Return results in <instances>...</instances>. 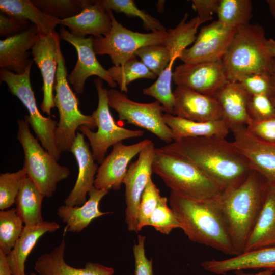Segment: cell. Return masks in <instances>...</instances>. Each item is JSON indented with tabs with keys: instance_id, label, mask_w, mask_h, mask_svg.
I'll list each match as a JSON object with an SVG mask.
<instances>
[{
	"instance_id": "f546056e",
	"label": "cell",
	"mask_w": 275,
	"mask_h": 275,
	"mask_svg": "<svg viewBox=\"0 0 275 275\" xmlns=\"http://www.w3.org/2000/svg\"><path fill=\"white\" fill-rule=\"evenodd\" d=\"M1 13L31 22L37 28L39 36L47 35L56 32L61 20L49 16L42 12L32 0H1Z\"/></svg>"
},
{
	"instance_id": "9f6ffc18",
	"label": "cell",
	"mask_w": 275,
	"mask_h": 275,
	"mask_svg": "<svg viewBox=\"0 0 275 275\" xmlns=\"http://www.w3.org/2000/svg\"><path fill=\"white\" fill-rule=\"evenodd\" d=\"M30 275H40V274H37L35 273H34V272H31Z\"/></svg>"
},
{
	"instance_id": "f6af8a7d",
	"label": "cell",
	"mask_w": 275,
	"mask_h": 275,
	"mask_svg": "<svg viewBox=\"0 0 275 275\" xmlns=\"http://www.w3.org/2000/svg\"><path fill=\"white\" fill-rule=\"evenodd\" d=\"M146 237L139 235L137 242L132 250L135 261V275H154L152 260L148 259L145 254Z\"/></svg>"
},
{
	"instance_id": "ab89813d",
	"label": "cell",
	"mask_w": 275,
	"mask_h": 275,
	"mask_svg": "<svg viewBox=\"0 0 275 275\" xmlns=\"http://www.w3.org/2000/svg\"><path fill=\"white\" fill-rule=\"evenodd\" d=\"M27 177L24 168L13 172L0 175V209L4 210L15 203L21 185Z\"/></svg>"
},
{
	"instance_id": "7c38bea8",
	"label": "cell",
	"mask_w": 275,
	"mask_h": 275,
	"mask_svg": "<svg viewBox=\"0 0 275 275\" xmlns=\"http://www.w3.org/2000/svg\"><path fill=\"white\" fill-rule=\"evenodd\" d=\"M155 147L151 142L128 167L123 184L125 186V222L130 232H139L138 214L142 194L151 179Z\"/></svg>"
},
{
	"instance_id": "5b68a950",
	"label": "cell",
	"mask_w": 275,
	"mask_h": 275,
	"mask_svg": "<svg viewBox=\"0 0 275 275\" xmlns=\"http://www.w3.org/2000/svg\"><path fill=\"white\" fill-rule=\"evenodd\" d=\"M266 40L265 30L259 24L237 29L221 60L229 81L238 82L251 73L272 74L273 59L267 49Z\"/></svg>"
},
{
	"instance_id": "5bb4252c",
	"label": "cell",
	"mask_w": 275,
	"mask_h": 275,
	"mask_svg": "<svg viewBox=\"0 0 275 275\" xmlns=\"http://www.w3.org/2000/svg\"><path fill=\"white\" fill-rule=\"evenodd\" d=\"M173 81L177 86L215 97L227 84L222 60L191 64L183 63L173 72Z\"/></svg>"
},
{
	"instance_id": "d590c367",
	"label": "cell",
	"mask_w": 275,
	"mask_h": 275,
	"mask_svg": "<svg viewBox=\"0 0 275 275\" xmlns=\"http://www.w3.org/2000/svg\"><path fill=\"white\" fill-rule=\"evenodd\" d=\"M16 208L0 211V250L6 255L13 248L24 228Z\"/></svg>"
},
{
	"instance_id": "681fc988",
	"label": "cell",
	"mask_w": 275,
	"mask_h": 275,
	"mask_svg": "<svg viewBox=\"0 0 275 275\" xmlns=\"http://www.w3.org/2000/svg\"><path fill=\"white\" fill-rule=\"evenodd\" d=\"M0 275H13L6 255L0 250Z\"/></svg>"
},
{
	"instance_id": "7bdbcfd3",
	"label": "cell",
	"mask_w": 275,
	"mask_h": 275,
	"mask_svg": "<svg viewBox=\"0 0 275 275\" xmlns=\"http://www.w3.org/2000/svg\"><path fill=\"white\" fill-rule=\"evenodd\" d=\"M250 95L273 94L272 74L255 73L246 75L238 81Z\"/></svg>"
},
{
	"instance_id": "52a82bcc",
	"label": "cell",
	"mask_w": 275,
	"mask_h": 275,
	"mask_svg": "<svg viewBox=\"0 0 275 275\" xmlns=\"http://www.w3.org/2000/svg\"><path fill=\"white\" fill-rule=\"evenodd\" d=\"M58 53L54 102L59 111V120L55 136L57 147L62 152L70 151L76 136V130L80 126H84L93 130L96 128V125L92 115L82 114L78 108V99L68 84L65 60L60 45Z\"/></svg>"
},
{
	"instance_id": "bcb514c9",
	"label": "cell",
	"mask_w": 275,
	"mask_h": 275,
	"mask_svg": "<svg viewBox=\"0 0 275 275\" xmlns=\"http://www.w3.org/2000/svg\"><path fill=\"white\" fill-rule=\"evenodd\" d=\"M246 127L255 137L266 142L275 143V116L261 121L251 120Z\"/></svg>"
},
{
	"instance_id": "4dcf8cb0",
	"label": "cell",
	"mask_w": 275,
	"mask_h": 275,
	"mask_svg": "<svg viewBox=\"0 0 275 275\" xmlns=\"http://www.w3.org/2000/svg\"><path fill=\"white\" fill-rule=\"evenodd\" d=\"M44 197L27 176L15 201L17 214L25 226H34L44 221L41 206Z\"/></svg>"
},
{
	"instance_id": "8d00e7d4",
	"label": "cell",
	"mask_w": 275,
	"mask_h": 275,
	"mask_svg": "<svg viewBox=\"0 0 275 275\" xmlns=\"http://www.w3.org/2000/svg\"><path fill=\"white\" fill-rule=\"evenodd\" d=\"M100 2L106 10L117 13H122L128 16L139 17L147 30L154 32L167 31L166 28L158 19L145 11L139 9L133 0H102Z\"/></svg>"
},
{
	"instance_id": "60d3db41",
	"label": "cell",
	"mask_w": 275,
	"mask_h": 275,
	"mask_svg": "<svg viewBox=\"0 0 275 275\" xmlns=\"http://www.w3.org/2000/svg\"><path fill=\"white\" fill-rule=\"evenodd\" d=\"M168 201L167 197H161L147 223V226H152L156 231L164 234H169L174 229L181 228L180 222L169 207Z\"/></svg>"
},
{
	"instance_id": "1f68e13d",
	"label": "cell",
	"mask_w": 275,
	"mask_h": 275,
	"mask_svg": "<svg viewBox=\"0 0 275 275\" xmlns=\"http://www.w3.org/2000/svg\"><path fill=\"white\" fill-rule=\"evenodd\" d=\"M188 16L186 13L177 25L167 31V36L163 44L170 51L171 60L179 59L183 51L196 39L201 24L197 16L187 21Z\"/></svg>"
},
{
	"instance_id": "9c48e42d",
	"label": "cell",
	"mask_w": 275,
	"mask_h": 275,
	"mask_svg": "<svg viewBox=\"0 0 275 275\" xmlns=\"http://www.w3.org/2000/svg\"><path fill=\"white\" fill-rule=\"evenodd\" d=\"M98 97V106L92 116L97 130L93 131L89 128L81 126L78 130L89 141L95 160L101 164L105 158L107 149L122 141L142 136L144 132L140 130H130L119 126L115 122L111 115L108 101L107 90L103 87L102 79L96 78L94 81Z\"/></svg>"
},
{
	"instance_id": "277c9868",
	"label": "cell",
	"mask_w": 275,
	"mask_h": 275,
	"mask_svg": "<svg viewBox=\"0 0 275 275\" xmlns=\"http://www.w3.org/2000/svg\"><path fill=\"white\" fill-rule=\"evenodd\" d=\"M152 172L171 191L188 197L214 199L220 197L224 189L195 164L176 153L155 148Z\"/></svg>"
},
{
	"instance_id": "f35d334b",
	"label": "cell",
	"mask_w": 275,
	"mask_h": 275,
	"mask_svg": "<svg viewBox=\"0 0 275 275\" xmlns=\"http://www.w3.org/2000/svg\"><path fill=\"white\" fill-rule=\"evenodd\" d=\"M135 56L158 77L168 66L171 57L168 48L163 44H152L139 48Z\"/></svg>"
},
{
	"instance_id": "836d02e7",
	"label": "cell",
	"mask_w": 275,
	"mask_h": 275,
	"mask_svg": "<svg viewBox=\"0 0 275 275\" xmlns=\"http://www.w3.org/2000/svg\"><path fill=\"white\" fill-rule=\"evenodd\" d=\"M112 79L117 83L121 92H127V86L139 78L154 79L157 76L134 56L119 66L113 65L108 70Z\"/></svg>"
},
{
	"instance_id": "b9f144b4",
	"label": "cell",
	"mask_w": 275,
	"mask_h": 275,
	"mask_svg": "<svg viewBox=\"0 0 275 275\" xmlns=\"http://www.w3.org/2000/svg\"><path fill=\"white\" fill-rule=\"evenodd\" d=\"M161 197L159 189L151 179L142 194L140 202L138 214L139 231L147 226L148 220Z\"/></svg>"
},
{
	"instance_id": "3957f363",
	"label": "cell",
	"mask_w": 275,
	"mask_h": 275,
	"mask_svg": "<svg viewBox=\"0 0 275 275\" xmlns=\"http://www.w3.org/2000/svg\"><path fill=\"white\" fill-rule=\"evenodd\" d=\"M269 187L265 178L253 170L241 184L224 190L219 197L221 210L237 255L244 251Z\"/></svg>"
},
{
	"instance_id": "4316f807",
	"label": "cell",
	"mask_w": 275,
	"mask_h": 275,
	"mask_svg": "<svg viewBox=\"0 0 275 275\" xmlns=\"http://www.w3.org/2000/svg\"><path fill=\"white\" fill-rule=\"evenodd\" d=\"M60 228L54 221H44L34 226H25L12 250L6 255L13 275H25V262L39 239L46 233Z\"/></svg>"
},
{
	"instance_id": "db71d44e",
	"label": "cell",
	"mask_w": 275,
	"mask_h": 275,
	"mask_svg": "<svg viewBox=\"0 0 275 275\" xmlns=\"http://www.w3.org/2000/svg\"><path fill=\"white\" fill-rule=\"evenodd\" d=\"M266 2L272 16L275 19V0H267Z\"/></svg>"
},
{
	"instance_id": "2e32d148",
	"label": "cell",
	"mask_w": 275,
	"mask_h": 275,
	"mask_svg": "<svg viewBox=\"0 0 275 275\" xmlns=\"http://www.w3.org/2000/svg\"><path fill=\"white\" fill-rule=\"evenodd\" d=\"M151 141L146 139L129 145L122 142L114 145L98 169L94 186L99 189L119 190L129 162Z\"/></svg>"
},
{
	"instance_id": "83f0119b",
	"label": "cell",
	"mask_w": 275,
	"mask_h": 275,
	"mask_svg": "<svg viewBox=\"0 0 275 275\" xmlns=\"http://www.w3.org/2000/svg\"><path fill=\"white\" fill-rule=\"evenodd\" d=\"M163 119L171 130L173 142L188 138H226L230 131L229 126L223 119L198 122L167 113L163 114Z\"/></svg>"
},
{
	"instance_id": "30bf717a",
	"label": "cell",
	"mask_w": 275,
	"mask_h": 275,
	"mask_svg": "<svg viewBox=\"0 0 275 275\" xmlns=\"http://www.w3.org/2000/svg\"><path fill=\"white\" fill-rule=\"evenodd\" d=\"M107 10L111 19V30L105 36L94 37L93 47L96 54L109 56L114 65H123L143 46L164 43L167 31L147 33L132 31L120 23L112 11Z\"/></svg>"
},
{
	"instance_id": "603a6c76",
	"label": "cell",
	"mask_w": 275,
	"mask_h": 275,
	"mask_svg": "<svg viewBox=\"0 0 275 275\" xmlns=\"http://www.w3.org/2000/svg\"><path fill=\"white\" fill-rule=\"evenodd\" d=\"M202 266L205 270L217 274L249 269L275 270V245L244 252L226 259L206 260Z\"/></svg>"
},
{
	"instance_id": "8fae6325",
	"label": "cell",
	"mask_w": 275,
	"mask_h": 275,
	"mask_svg": "<svg viewBox=\"0 0 275 275\" xmlns=\"http://www.w3.org/2000/svg\"><path fill=\"white\" fill-rule=\"evenodd\" d=\"M107 96L109 106L118 113L119 120L146 129L168 144L173 142L171 130L163 119V107L159 102H135L114 88L107 91Z\"/></svg>"
},
{
	"instance_id": "44dd1931",
	"label": "cell",
	"mask_w": 275,
	"mask_h": 275,
	"mask_svg": "<svg viewBox=\"0 0 275 275\" xmlns=\"http://www.w3.org/2000/svg\"><path fill=\"white\" fill-rule=\"evenodd\" d=\"M39 34L33 24L25 31L0 40V67L18 74L33 63L29 57Z\"/></svg>"
},
{
	"instance_id": "7a4b0ae2",
	"label": "cell",
	"mask_w": 275,
	"mask_h": 275,
	"mask_svg": "<svg viewBox=\"0 0 275 275\" xmlns=\"http://www.w3.org/2000/svg\"><path fill=\"white\" fill-rule=\"evenodd\" d=\"M169 202L188 239L226 254L235 256L223 215L219 197L201 199L171 191Z\"/></svg>"
},
{
	"instance_id": "e575fe53",
	"label": "cell",
	"mask_w": 275,
	"mask_h": 275,
	"mask_svg": "<svg viewBox=\"0 0 275 275\" xmlns=\"http://www.w3.org/2000/svg\"><path fill=\"white\" fill-rule=\"evenodd\" d=\"M175 61L171 60L168 66L150 86L144 88V94L154 98L162 106L165 113L173 115L175 98L172 90L173 66Z\"/></svg>"
},
{
	"instance_id": "cb8c5ba5",
	"label": "cell",
	"mask_w": 275,
	"mask_h": 275,
	"mask_svg": "<svg viewBox=\"0 0 275 275\" xmlns=\"http://www.w3.org/2000/svg\"><path fill=\"white\" fill-rule=\"evenodd\" d=\"M61 24L68 27L72 34L80 37H85L87 35L94 38L105 36L112 28L109 14L100 1H93L78 14L61 20Z\"/></svg>"
},
{
	"instance_id": "9a60e30c",
	"label": "cell",
	"mask_w": 275,
	"mask_h": 275,
	"mask_svg": "<svg viewBox=\"0 0 275 275\" xmlns=\"http://www.w3.org/2000/svg\"><path fill=\"white\" fill-rule=\"evenodd\" d=\"M237 29L218 20L202 27L194 44L185 49L179 59L185 64L222 60Z\"/></svg>"
},
{
	"instance_id": "e0dca14e",
	"label": "cell",
	"mask_w": 275,
	"mask_h": 275,
	"mask_svg": "<svg viewBox=\"0 0 275 275\" xmlns=\"http://www.w3.org/2000/svg\"><path fill=\"white\" fill-rule=\"evenodd\" d=\"M60 37L56 32L45 36H39L31 50L33 60L40 70L43 79V97L40 107L47 115L56 105L53 90L56 82Z\"/></svg>"
},
{
	"instance_id": "f907efd6",
	"label": "cell",
	"mask_w": 275,
	"mask_h": 275,
	"mask_svg": "<svg viewBox=\"0 0 275 275\" xmlns=\"http://www.w3.org/2000/svg\"><path fill=\"white\" fill-rule=\"evenodd\" d=\"M266 45L271 57L275 59V40L272 38L267 39Z\"/></svg>"
},
{
	"instance_id": "c3c4849f",
	"label": "cell",
	"mask_w": 275,
	"mask_h": 275,
	"mask_svg": "<svg viewBox=\"0 0 275 275\" xmlns=\"http://www.w3.org/2000/svg\"><path fill=\"white\" fill-rule=\"evenodd\" d=\"M220 0H193L192 7L197 13L201 24L211 20L217 13Z\"/></svg>"
},
{
	"instance_id": "8992f818",
	"label": "cell",
	"mask_w": 275,
	"mask_h": 275,
	"mask_svg": "<svg viewBox=\"0 0 275 275\" xmlns=\"http://www.w3.org/2000/svg\"><path fill=\"white\" fill-rule=\"evenodd\" d=\"M17 123V139L24 153L23 168L39 191L50 198L56 191L58 183L69 176L70 171L59 164L55 157L40 145L25 119H18Z\"/></svg>"
},
{
	"instance_id": "d4e9b609",
	"label": "cell",
	"mask_w": 275,
	"mask_h": 275,
	"mask_svg": "<svg viewBox=\"0 0 275 275\" xmlns=\"http://www.w3.org/2000/svg\"><path fill=\"white\" fill-rule=\"evenodd\" d=\"M108 192V190L99 189L94 186L88 194L89 199L82 205L60 206L57 214L66 223V231L79 233L95 218L112 213V212H102L99 209L101 200Z\"/></svg>"
},
{
	"instance_id": "7dc6e473",
	"label": "cell",
	"mask_w": 275,
	"mask_h": 275,
	"mask_svg": "<svg viewBox=\"0 0 275 275\" xmlns=\"http://www.w3.org/2000/svg\"><path fill=\"white\" fill-rule=\"evenodd\" d=\"M31 23L28 20L1 13L0 36L9 37L27 30Z\"/></svg>"
},
{
	"instance_id": "ba28073f",
	"label": "cell",
	"mask_w": 275,
	"mask_h": 275,
	"mask_svg": "<svg viewBox=\"0 0 275 275\" xmlns=\"http://www.w3.org/2000/svg\"><path fill=\"white\" fill-rule=\"evenodd\" d=\"M32 64L21 74H18L4 68L0 70L1 82H5L10 92L24 105L29 115L24 119L30 124L42 147L58 160L62 152L58 149L55 136L58 122L40 113L32 90L30 73Z\"/></svg>"
},
{
	"instance_id": "11a10c76",
	"label": "cell",
	"mask_w": 275,
	"mask_h": 275,
	"mask_svg": "<svg viewBox=\"0 0 275 275\" xmlns=\"http://www.w3.org/2000/svg\"><path fill=\"white\" fill-rule=\"evenodd\" d=\"M164 3V1H159L157 3L156 7L158 11H160V12H161L163 10L162 8L163 7Z\"/></svg>"
},
{
	"instance_id": "f5cc1de1",
	"label": "cell",
	"mask_w": 275,
	"mask_h": 275,
	"mask_svg": "<svg viewBox=\"0 0 275 275\" xmlns=\"http://www.w3.org/2000/svg\"><path fill=\"white\" fill-rule=\"evenodd\" d=\"M273 72L272 74V81L273 85V94L270 99L275 107V59H273Z\"/></svg>"
},
{
	"instance_id": "d6a6232c",
	"label": "cell",
	"mask_w": 275,
	"mask_h": 275,
	"mask_svg": "<svg viewBox=\"0 0 275 275\" xmlns=\"http://www.w3.org/2000/svg\"><path fill=\"white\" fill-rule=\"evenodd\" d=\"M252 10L250 0H220L217 20L228 27L238 29L250 24Z\"/></svg>"
},
{
	"instance_id": "74e56055",
	"label": "cell",
	"mask_w": 275,
	"mask_h": 275,
	"mask_svg": "<svg viewBox=\"0 0 275 275\" xmlns=\"http://www.w3.org/2000/svg\"><path fill=\"white\" fill-rule=\"evenodd\" d=\"M34 4L45 14L63 20L73 17L81 12L91 0H32Z\"/></svg>"
},
{
	"instance_id": "ac0fdd59",
	"label": "cell",
	"mask_w": 275,
	"mask_h": 275,
	"mask_svg": "<svg viewBox=\"0 0 275 275\" xmlns=\"http://www.w3.org/2000/svg\"><path fill=\"white\" fill-rule=\"evenodd\" d=\"M235 146L246 158L253 170L258 172L270 185H275V143L259 139L245 126L230 129Z\"/></svg>"
},
{
	"instance_id": "7402d4cb",
	"label": "cell",
	"mask_w": 275,
	"mask_h": 275,
	"mask_svg": "<svg viewBox=\"0 0 275 275\" xmlns=\"http://www.w3.org/2000/svg\"><path fill=\"white\" fill-rule=\"evenodd\" d=\"M66 242L63 237L60 244L50 252L39 256L34 269L40 275H113V268L99 263L88 262L84 268H75L64 260Z\"/></svg>"
},
{
	"instance_id": "ee69618b",
	"label": "cell",
	"mask_w": 275,
	"mask_h": 275,
	"mask_svg": "<svg viewBox=\"0 0 275 275\" xmlns=\"http://www.w3.org/2000/svg\"><path fill=\"white\" fill-rule=\"evenodd\" d=\"M247 111L251 120L255 121L275 116V107L270 97L265 95H249Z\"/></svg>"
},
{
	"instance_id": "d6986e66",
	"label": "cell",
	"mask_w": 275,
	"mask_h": 275,
	"mask_svg": "<svg viewBox=\"0 0 275 275\" xmlns=\"http://www.w3.org/2000/svg\"><path fill=\"white\" fill-rule=\"evenodd\" d=\"M173 93V115L198 122L223 119L221 108L214 97L181 86H177Z\"/></svg>"
},
{
	"instance_id": "816d5d0a",
	"label": "cell",
	"mask_w": 275,
	"mask_h": 275,
	"mask_svg": "<svg viewBox=\"0 0 275 275\" xmlns=\"http://www.w3.org/2000/svg\"><path fill=\"white\" fill-rule=\"evenodd\" d=\"M275 272L273 269H265L256 273H246L242 270H236L235 275H272Z\"/></svg>"
},
{
	"instance_id": "4fadbf2b",
	"label": "cell",
	"mask_w": 275,
	"mask_h": 275,
	"mask_svg": "<svg viewBox=\"0 0 275 275\" xmlns=\"http://www.w3.org/2000/svg\"><path fill=\"white\" fill-rule=\"evenodd\" d=\"M59 35L60 39L72 45L77 53V61L71 73L67 76L68 82L73 86L77 94L83 93L86 80L93 75L105 80L111 88L116 87L117 83L97 59L93 47L94 37H77L63 26L60 28Z\"/></svg>"
},
{
	"instance_id": "ffe728a7",
	"label": "cell",
	"mask_w": 275,
	"mask_h": 275,
	"mask_svg": "<svg viewBox=\"0 0 275 275\" xmlns=\"http://www.w3.org/2000/svg\"><path fill=\"white\" fill-rule=\"evenodd\" d=\"M70 152L77 161L78 173L74 186L64 200V204L69 206H80L86 202L87 194L94 187L98 167L81 133L77 132Z\"/></svg>"
},
{
	"instance_id": "484cf974",
	"label": "cell",
	"mask_w": 275,
	"mask_h": 275,
	"mask_svg": "<svg viewBox=\"0 0 275 275\" xmlns=\"http://www.w3.org/2000/svg\"><path fill=\"white\" fill-rule=\"evenodd\" d=\"M214 97L230 129L246 126L251 121L247 111L249 95L238 82L229 81Z\"/></svg>"
},
{
	"instance_id": "f1b7e54d",
	"label": "cell",
	"mask_w": 275,
	"mask_h": 275,
	"mask_svg": "<svg viewBox=\"0 0 275 275\" xmlns=\"http://www.w3.org/2000/svg\"><path fill=\"white\" fill-rule=\"evenodd\" d=\"M274 245L275 185L269 184L264 203L243 252Z\"/></svg>"
},
{
	"instance_id": "6da1fadb",
	"label": "cell",
	"mask_w": 275,
	"mask_h": 275,
	"mask_svg": "<svg viewBox=\"0 0 275 275\" xmlns=\"http://www.w3.org/2000/svg\"><path fill=\"white\" fill-rule=\"evenodd\" d=\"M178 154L199 167L224 190L238 186L253 170L246 158L226 138H188L161 147Z\"/></svg>"
}]
</instances>
